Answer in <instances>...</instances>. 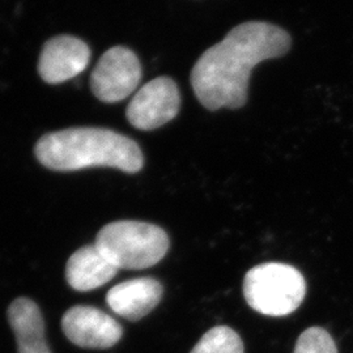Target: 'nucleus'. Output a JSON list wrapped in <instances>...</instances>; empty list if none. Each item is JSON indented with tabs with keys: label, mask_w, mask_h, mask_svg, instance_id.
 <instances>
[{
	"label": "nucleus",
	"mask_w": 353,
	"mask_h": 353,
	"mask_svg": "<svg viewBox=\"0 0 353 353\" xmlns=\"http://www.w3.org/2000/svg\"><path fill=\"white\" fill-rule=\"evenodd\" d=\"M290 36L281 28L249 21L233 28L223 41L203 52L191 71V85L208 110L240 109L256 64L288 52Z\"/></svg>",
	"instance_id": "nucleus-1"
},
{
	"label": "nucleus",
	"mask_w": 353,
	"mask_h": 353,
	"mask_svg": "<svg viewBox=\"0 0 353 353\" xmlns=\"http://www.w3.org/2000/svg\"><path fill=\"white\" fill-rule=\"evenodd\" d=\"M34 152L41 164L58 172L108 166L134 174L144 165L137 141L99 127H75L51 132L39 139Z\"/></svg>",
	"instance_id": "nucleus-2"
},
{
	"label": "nucleus",
	"mask_w": 353,
	"mask_h": 353,
	"mask_svg": "<svg viewBox=\"0 0 353 353\" xmlns=\"http://www.w3.org/2000/svg\"><path fill=\"white\" fill-rule=\"evenodd\" d=\"M94 245L118 268L144 270L164 258L169 250V237L157 225L122 220L102 228Z\"/></svg>",
	"instance_id": "nucleus-3"
},
{
	"label": "nucleus",
	"mask_w": 353,
	"mask_h": 353,
	"mask_svg": "<svg viewBox=\"0 0 353 353\" xmlns=\"http://www.w3.org/2000/svg\"><path fill=\"white\" fill-rule=\"evenodd\" d=\"M306 294L303 274L290 265L263 263L252 268L243 280V296L255 312L265 316H288Z\"/></svg>",
	"instance_id": "nucleus-4"
},
{
	"label": "nucleus",
	"mask_w": 353,
	"mask_h": 353,
	"mask_svg": "<svg viewBox=\"0 0 353 353\" xmlns=\"http://www.w3.org/2000/svg\"><path fill=\"white\" fill-rule=\"evenodd\" d=\"M141 65L134 51L114 46L106 51L92 72L90 87L102 102L114 103L127 99L139 87Z\"/></svg>",
	"instance_id": "nucleus-5"
},
{
	"label": "nucleus",
	"mask_w": 353,
	"mask_h": 353,
	"mask_svg": "<svg viewBox=\"0 0 353 353\" xmlns=\"http://www.w3.org/2000/svg\"><path fill=\"white\" fill-rule=\"evenodd\" d=\"M181 108V93L166 76L153 79L137 92L127 108L128 122L143 131L156 130L173 121Z\"/></svg>",
	"instance_id": "nucleus-6"
},
{
	"label": "nucleus",
	"mask_w": 353,
	"mask_h": 353,
	"mask_svg": "<svg viewBox=\"0 0 353 353\" xmlns=\"http://www.w3.org/2000/svg\"><path fill=\"white\" fill-rule=\"evenodd\" d=\"M62 328L71 343L92 350L110 348L123 335V328L113 316L93 306L81 305L65 312Z\"/></svg>",
	"instance_id": "nucleus-7"
},
{
	"label": "nucleus",
	"mask_w": 353,
	"mask_h": 353,
	"mask_svg": "<svg viewBox=\"0 0 353 353\" xmlns=\"http://www.w3.org/2000/svg\"><path fill=\"white\" fill-rule=\"evenodd\" d=\"M90 61L88 45L72 36H58L45 43L38 71L43 81L61 84L80 75Z\"/></svg>",
	"instance_id": "nucleus-8"
},
{
	"label": "nucleus",
	"mask_w": 353,
	"mask_h": 353,
	"mask_svg": "<svg viewBox=\"0 0 353 353\" xmlns=\"http://www.w3.org/2000/svg\"><path fill=\"white\" fill-rule=\"evenodd\" d=\"M163 292V285L156 279H132L114 285L108 292L106 303L115 314L137 322L159 305Z\"/></svg>",
	"instance_id": "nucleus-9"
},
{
	"label": "nucleus",
	"mask_w": 353,
	"mask_h": 353,
	"mask_svg": "<svg viewBox=\"0 0 353 353\" xmlns=\"http://www.w3.org/2000/svg\"><path fill=\"white\" fill-rule=\"evenodd\" d=\"M118 270L96 245H88L71 255L65 267V279L74 290L88 292L109 283Z\"/></svg>",
	"instance_id": "nucleus-10"
},
{
	"label": "nucleus",
	"mask_w": 353,
	"mask_h": 353,
	"mask_svg": "<svg viewBox=\"0 0 353 353\" xmlns=\"http://www.w3.org/2000/svg\"><path fill=\"white\" fill-rule=\"evenodd\" d=\"M19 353H51L45 341V323L41 310L29 299H17L8 309Z\"/></svg>",
	"instance_id": "nucleus-11"
},
{
	"label": "nucleus",
	"mask_w": 353,
	"mask_h": 353,
	"mask_svg": "<svg viewBox=\"0 0 353 353\" xmlns=\"http://www.w3.org/2000/svg\"><path fill=\"white\" fill-rule=\"evenodd\" d=\"M191 353H245L240 335L227 326L207 331Z\"/></svg>",
	"instance_id": "nucleus-12"
},
{
	"label": "nucleus",
	"mask_w": 353,
	"mask_h": 353,
	"mask_svg": "<svg viewBox=\"0 0 353 353\" xmlns=\"http://www.w3.org/2000/svg\"><path fill=\"white\" fill-rule=\"evenodd\" d=\"M294 353H338V348L325 328L310 327L300 335Z\"/></svg>",
	"instance_id": "nucleus-13"
}]
</instances>
